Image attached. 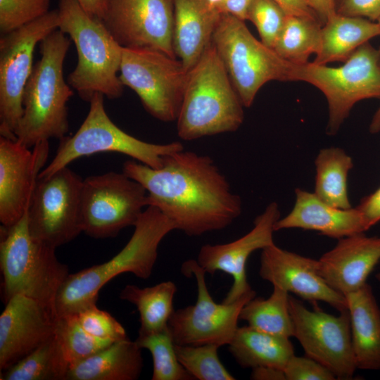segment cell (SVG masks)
Returning a JSON list of instances; mask_svg holds the SVG:
<instances>
[{
    "instance_id": "e575fe53",
    "label": "cell",
    "mask_w": 380,
    "mask_h": 380,
    "mask_svg": "<svg viewBox=\"0 0 380 380\" xmlns=\"http://www.w3.org/2000/svg\"><path fill=\"white\" fill-rule=\"evenodd\" d=\"M220 346L215 344L182 346L175 344L179 361L194 379L234 380L218 356Z\"/></svg>"
},
{
    "instance_id": "f35d334b",
    "label": "cell",
    "mask_w": 380,
    "mask_h": 380,
    "mask_svg": "<svg viewBox=\"0 0 380 380\" xmlns=\"http://www.w3.org/2000/svg\"><path fill=\"white\" fill-rule=\"evenodd\" d=\"M286 380H335L334 374L327 367L308 357L293 355L284 369Z\"/></svg>"
},
{
    "instance_id": "d590c367",
    "label": "cell",
    "mask_w": 380,
    "mask_h": 380,
    "mask_svg": "<svg viewBox=\"0 0 380 380\" xmlns=\"http://www.w3.org/2000/svg\"><path fill=\"white\" fill-rule=\"evenodd\" d=\"M286 14L273 0H253L248 18L256 27L261 42L273 49L283 28Z\"/></svg>"
},
{
    "instance_id": "9a60e30c",
    "label": "cell",
    "mask_w": 380,
    "mask_h": 380,
    "mask_svg": "<svg viewBox=\"0 0 380 380\" xmlns=\"http://www.w3.org/2000/svg\"><path fill=\"white\" fill-rule=\"evenodd\" d=\"M289 308L293 337L305 355L327 367L336 379H352L357 367L348 310L339 312L338 316L319 310H310L290 296Z\"/></svg>"
},
{
    "instance_id": "5bb4252c",
    "label": "cell",
    "mask_w": 380,
    "mask_h": 380,
    "mask_svg": "<svg viewBox=\"0 0 380 380\" xmlns=\"http://www.w3.org/2000/svg\"><path fill=\"white\" fill-rule=\"evenodd\" d=\"M184 276H194L197 284V300L194 305L174 310L167 326L176 345H228L238 327L243 305L255 296V291L246 293L230 303H217L210 294L205 271L196 260L185 261L181 268Z\"/></svg>"
},
{
    "instance_id": "4fadbf2b",
    "label": "cell",
    "mask_w": 380,
    "mask_h": 380,
    "mask_svg": "<svg viewBox=\"0 0 380 380\" xmlns=\"http://www.w3.org/2000/svg\"><path fill=\"white\" fill-rule=\"evenodd\" d=\"M147 206L144 187L123 172H108L83 179V232L92 238L116 236L124 228L134 226Z\"/></svg>"
},
{
    "instance_id": "44dd1931",
    "label": "cell",
    "mask_w": 380,
    "mask_h": 380,
    "mask_svg": "<svg viewBox=\"0 0 380 380\" xmlns=\"http://www.w3.org/2000/svg\"><path fill=\"white\" fill-rule=\"evenodd\" d=\"M379 260L380 237L360 233L338 239L317 260V270L328 285L346 296L367 283Z\"/></svg>"
},
{
    "instance_id": "7c38bea8",
    "label": "cell",
    "mask_w": 380,
    "mask_h": 380,
    "mask_svg": "<svg viewBox=\"0 0 380 380\" xmlns=\"http://www.w3.org/2000/svg\"><path fill=\"white\" fill-rule=\"evenodd\" d=\"M82 183L68 166L37 178L27 209L28 228L34 238L56 248L83 232Z\"/></svg>"
},
{
    "instance_id": "8fae6325",
    "label": "cell",
    "mask_w": 380,
    "mask_h": 380,
    "mask_svg": "<svg viewBox=\"0 0 380 380\" xmlns=\"http://www.w3.org/2000/svg\"><path fill=\"white\" fill-rule=\"evenodd\" d=\"M58 27V13L56 9L1 35V136L16 139L15 133L23 113V93L34 67L35 46Z\"/></svg>"
},
{
    "instance_id": "30bf717a",
    "label": "cell",
    "mask_w": 380,
    "mask_h": 380,
    "mask_svg": "<svg viewBox=\"0 0 380 380\" xmlns=\"http://www.w3.org/2000/svg\"><path fill=\"white\" fill-rule=\"evenodd\" d=\"M188 72L181 61L163 52L122 47L120 81L137 94L147 112L160 121H176Z\"/></svg>"
},
{
    "instance_id": "c3c4849f",
    "label": "cell",
    "mask_w": 380,
    "mask_h": 380,
    "mask_svg": "<svg viewBox=\"0 0 380 380\" xmlns=\"http://www.w3.org/2000/svg\"><path fill=\"white\" fill-rule=\"evenodd\" d=\"M208 4L220 12V6L223 0H206Z\"/></svg>"
},
{
    "instance_id": "d6a6232c",
    "label": "cell",
    "mask_w": 380,
    "mask_h": 380,
    "mask_svg": "<svg viewBox=\"0 0 380 380\" xmlns=\"http://www.w3.org/2000/svg\"><path fill=\"white\" fill-rule=\"evenodd\" d=\"M135 342L140 348L147 349L152 355V380L194 379L178 360L175 343L168 326L156 331L139 330Z\"/></svg>"
},
{
    "instance_id": "ba28073f",
    "label": "cell",
    "mask_w": 380,
    "mask_h": 380,
    "mask_svg": "<svg viewBox=\"0 0 380 380\" xmlns=\"http://www.w3.org/2000/svg\"><path fill=\"white\" fill-rule=\"evenodd\" d=\"M213 44L244 107H250L260 89L272 80L291 81L293 63L258 41L244 21L222 13Z\"/></svg>"
},
{
    "instance_id": "d6986e66",
    "label": "cell",
    "mask_w": 380,
    "mask_h": 380,
    "mask_svg": "<svg viewBox=\"0 0 380 380\" xmlns=\"http://www.w3.org/2000/svg\"><path fill=\"white\" fill-rule=\"evenodd\" d=\"M0 315V369H8L55 334V310L23 294L10 298Z\"/></svg>"
},
{
    "instance_id": "ffe728a7",
    "label": "cell",
    "mask_w": 380,
    "mask_h": 380,
    "mask_svg": "<svg viewBox=\"0 0 380 380\" xmlns=\"http://www.w3.org/2000/svg\"><path fill=\"white\" fill-rule=\"evenodd\" d=\"M259 274L273 286L304 300L327 303L338 312L348 310L346 296L328 285L319 274L317 260L284 250L274 243L262 250Z\"/></svg>"
},
{
    "instance_id": "e0dca14e",
    "label": "cell",
    "mask_w": 380,
    "mask_h": 380,
    "mask_svg": "<svg viewBox=\"0 0 380 380\" xmlns=\"http://www.w3.org/2000/svg\"><path fill=\"white\" fill-rule=\"evenodd\" d=\"M280 219L277 203H270L254 220L253 228L241 238L227 243L205 244L201 247L196 261L206 273L221 271L233 279L222 303H230L251 291L246 276V262L253 252L274 243V227Z\"/></svg>"
},
{
    "instance_id": "bcb514c9",
    "label": "cell",
    "mask_w": 380,
    "mask_h": 380,
    "mask_svg": "<svg viewBox=\"0 0 380 380\" xmlns=\"http://www.w3.org/2000/svg\"><path fill=\"white\" fill-rule=\"evenodd\" d=\"M81 6L89 13L103 19L105 18L108 0H77Z\"/></svg>"
},
{
    "instance_id": "603a6c76",
    "label": "cell",
    "mask_w": 380,
    "mask_h": 380,
    "mask_svg": "<svg viewBox=\"0 0 380 380\" xmlns=\"http://www.w3.org/2000/svg\"><path fill=\"white\" fill-rule=\"evenodd\" d=\"M175 54L189 72L212 44L221 14L206 0H172Z\"/></svg>"
},
{
    "instance_id": "7dc6e473",
    "label": "cell",
    "mask_w": 380,
    "mask_h": 380,
    "mask_svg": "<svg viewBox=\"0 0 380 380\" xmlns=\"http://www.w3.org/2000/svg\"><path fill=\"white\" fill-rule=\"evenodd\" d=\"M369 130L372 134L378 133L380 131V107L372 119Z\"/></svg>"
},
{
    "instance_id": "8d00e7d4",
    "label": "cell",
    "mask_w": 380,
    "mask_h": 380,
    "mask_svg": "<svg viewBox=\"0 0 380 380\" xmlns=\"http://www.w3.org/2000/svg\"><path fill=\"white\" fill-rule=\"evenodd\" d=\"M50 0H0V32L8 33L49 12Z\"/></svg>"
},
{
    "instance_id": "f1b7e54d",
    "label": "cell",
    "mask_w": 380,
    "mask_h": 380,
    "mask_svg": "<svg viewBox=\"0 0 380 380\" xmlns=\"http://www.w3.org/2000/svg\"><path fill=\"white\" fill-rule=\"evenodd\" d=\"M176 292L177 286L171 281L144 288L127 284L120 291V298L136 306L140 316L139 330L151 332L167 326L174 311L173 300Z\"/></svg>"
},
{
    "instance_id": "83f0119b",
    "label": "cell",
    "mask_w": 380,
    "mask_h": 380,
    "mask_svg": "<svg viewBox=\"0 0 380 380\" xmlns=\"http://www.w3.org/2000/svg\"><path fill=\"white\" fill-rule=\"evenodd\" d=\"M316 179L314 194L336 208L351 207L348 194V175L353 167L352 158L339 148L319 151L315 161Z\"/></svg>"
},
{
    "instance_id": "681fc988",
    "label": "cell",
    "mask_w": 380,
    "mask_h": 380,
    "mask_svg": "<svg viewBox=\"0 0 380 380\" xmlns=\"http://www.w3.org/2000/svg\"><path fill=\"white\" fill-rule=\"evenodd\" d=\"M376 279L380 281V273L376 276Z\"/></svg>"
},
{
    "instance_id": "8992f818",
    "label": "cell",
    "mask_w": 380,
    "mask_h": 380,
    "mask_svg": "<svg viewBox=\"0 0 380 380\" xmlns=\"http://www.w3.org/2000/svg\"><path fill=\"white\" fill-rule=\"evenodd\" d=\"M55 250L31 235L27 210L13 225L1 226L0 267L4 303L13 296L23 294L55 310L58 291L69 274L68 266L58 260Z\"/></svg>"
},
{
    "instance_id": "d4e9b609",
    "label": "cell",
    "mask_w": 380,
    "mask_h": 380,
    "mask_svg": "<svg viewBox=\"0 0 380 380\" xmlns=\"http://www.w3.org/2000/svg\"><path fill=\"white\" fill-rule=\"evenodd\" d=\"M143 366L141 348L126 339L70 366L65 380H136Z\"/></svg>"
},
{
    "instance_id": "4dcf8cb0",
    "label": "cell",
    "mask_w": 380,
    "mask_h": 380,
    "mask_svg": "<svg viewBox=\"0 0 380 380\" xmlns=\"http://www.w3.org/2000/svg\"><path fill=\"white\" fill-rule=\"evenodd\" d=\"M289 294L277 286L267 298H255L242 308L239 319L261 331L286 337L293 336L294 330L289 308Z\"/></svg>"
},
{
    "instance_id": "52a82bcc",
    "label": "cell",
    "mask_w": 380,
    "mask_h": 380,
    "mask_svg": "<svg viewBox=\"0 0 380 380\" xmlns=\"http://www.w3.org/2000/svg\"><path fill=\"white\" fill-rule=\"evenodd\" d=\"M89 103L80 128L73 135L61 139L55 157L38 177H48L79 158L102 152L122 153L151 167L159 168L165 156L184 149L179 141L152 144L124 132L108 115L102 94L96 93Z\"/></svg>"
},
{
    "instance_id": "1f68e13d",
    "label": "cell",
    "mask_w": 380,
    "mask_h": 380,
    "mask_svg": "<svg viewBox=\"0 0 380 380\" xmlns=\"http://www.w3.org/2000/svg\"><path fill=\"white\" fill-rule=\"evenodd\" d=\"M322 25L317 18L286 15L273 49L293 64H305L321 45Z\"/></svg>"
},
{
    "instance_id": "f907efd6",
    "label": "cell",
    "mask_w": 380,
    "mask_h": 380,
    "mask_svg": "<svg viewBox=\"0 0 380 380\" xmlns=\"http://www.w3.org/2000/svg\"><path fill=\"white\" fill-rule=\"evenodd\" d=\"M377 23H378V24H379V26H380V18L378 20Z\"/></svg>"
},
{
    "instance_id": "ac0fdd59",
    "label": "cell",
    "mask_w": 380,
    "mask_h": 380,
    "mask_svg": "<svg viewBox=\"0 0 380 380\" xmlns=\"http://www.w3.org/2000/svg\"><path fill=\"white\" fill-rule=\"evenodd\" d=\"M49 141L26 147L17 139L0 137V221L10 227L26 213L49 154Z\"/></svg>"
},
{
    "instance_id": "5b68a950",
    "label": "cell",
    "mask_w": 380,
    "mask_h": 380,
    "mask_svg": "<svg viewBox=\"0 0 380 380\" xmlns=\"http://www.w3.org/2000/svg\"><path fill=\"white\" fill-rule=\"evenodd\" d=\"M243 105L213 44L188 72L176 120L184 141L232 132L243 123Z\"/></svg>"
},
{
    "instance_id": "ee69618b",
    "label": "cell",
    "mask_w": 380,
    "mask_h": 380,
    "mask_svg": "<svg viewBox=\"0 0 380 380\" xmlns=\"http://www.w3.org/2000/svg\"><path fill=\"white\" fill-rule=\"evenodd\" d=\"M309 2L322 26L336 14L335 0H309Z\"/></svg>"
},
{
    "instance_id": "3957f363",
    "label": "cell",
    "mask_w": 380,
    "mask_h": 380,
    "mask_svg": "<svg viewBox=\"0 0 380 380\" xmlns=\"http://www.w3.org/2000/svg\"><path fill=\"white\" fill-rule=\"evenodd\" d=\"M70 42L58 29L40 42L41 58L26 84L23 113L15 133L27 148L51 138L61 140L68 133L67 103L73 91L65 81L63 64Z\"/></svg>"
},
{
    "instance_id": "f546056e",
    "label": "cell",
    "mask_w": 380,
    "mask_h": 380,
    "mask_svg": "<svg viewBox=\"0 0 380 380\" xmlns=\"http://www.w3.org/2000/svg\"><path fill=\"white\" fill-rule=\"evenodd\" d=\"M69 363L54 336L8 369L1 380H65Z\"/></svg>"
},
{
    "instance_id": "484cf974",
    "label": "cell",
    "mask_w": 380,
    "mask_h": 380,
    "mask_svg": "<svg viewBox=\"0 0 380 380\" xmlns=\"http://www.w3.org/2000/svg\"><path fill=\"white\" fill-rule=\"evenodd\" d=\"M377 36H380L378 23L336 13L322 26L320 49L313 63L345 62L357 48Z\"/></svg>"
},
{
    "instance_id": "cb8c5ba5",
    "label": "cell",
    "mask_w": 380,
    "mask_h": 380,
    "mask_svg": "<svg viewBox=\"0 0 380 380\" xmlns=\"http://www.w3.org/2000/svg\"><path fill=\"white\" fill-rule=\"evenodd\" d=\"M346 298L357 369L380 370V308L372 288L365 283Z\"/></svg>"
},
{
    "instance_id": "6da1fadb",
    "label": "cell",
    "mask_w": 380,
    "mask_h": 380,
    "mask_svg": "<svg viewBox=\"0 0 380 380\" xmlns=\"http://www.w3.org/2000/svg\"><path fill=\"white\" fill-rule=\"evenodd\" d=\"M122 172L144 187L148 205L187 236L222 230L241 213V197L208 156L182 149L165 156L159 168L127 160Z\"/></svg>"
},
{
    "instance_id": "9c48e42d",
    "label": "cell",
    "mask_w": 380,
    "mask_h": 380,
    "mask_svg": "<svg viewBox=\"0 0 380 380\" xmlns=\"http://www.w3.org/2000/svg\"><path fill=\"white\" fill-rule=\"evenodd\" d=\"M291 81L308 82L324 94L329 105L328 132L335 134L357 102L380 98V50L368 42L338 67L313 62L293 64Z\"/></svg>"
},
{
    "instance_id": "7402d4cb",
    "label": "cell",
    "mask_w": 380,
    "mask_h": 380,
    "mask_svg": "<svg viewBox=\"0 0 380 380\" xmlns=\"http://www.w3.org/2000/svg\"><path fill=\"white\" fill-rule=\"evenodd\" d=\"M295 192L296 202L292 210L277 220L274 231L300 228L340 239L368 230L357 207L338 208L324 202L314 193L300 189H296Z\"/></svg>"
},
{
    "instance_id": "2e32d148",
    "label": "cell",
    "mask_w": 380,
    "mask_h": 380,
    "mask_svg": "<svg viewBox=\"0 0 380 380\" xmlns=\"http://www.w3.org/2000/svg\"><path fill=\"white\" fill-rule=\"evenodd\" d=\"M103 21L123 48L156 50L177 58L172 0H108Z\"/></svg>"
},
{
    "instance_id": "4316f807",
    "label": "cell",
    "mask_w": 380,
    "mask_h": 380,
    "mask_svg": "<svg viewBox=\"0 0 380 380\" xmlns=\"http://www.w3.org/2000/svg\"><path fill=\"white\" fill-rule=\"evenodd\" d=\"M228 350L243 368L270 367L284 370L293 355L289 338L257 330L248 325L238 327Z\"/></svg>"
},
{
    "instance_id": "ab89813d",
    "label": "cell",
    "mask_w": 380,
    "mask_h": 380,
    "mask_svg": "<svg viewBox=\"0 0 380 380\" xmlns=\"http://www.w3.org/2000/svg\"><path fill=\"white\" fill-rule=\"evenodd\" d=\"M336 13L348 17L380 18V0H335Z\"/></svg>"
},
{
    "instance_id": "f6af8a7d",
    "label": "cell",
    "mask_w": 380,
    "mask_h": 380,
    "mask_svg": "<svg viewBox=\"0 0 380 380\" xmlns=\"http://www.w3.org/2000/svg\"><path fill=\"white\" fill-rule=\"evenodd\" d=\"M251 379L254 380H286L284 370L270 367L253 368Z\"/></svg>"
},
{
    "instance_id": "7a4b0ae2",
    "label": "cell",
    "mask_w": 380,
    "mask_h": 380,
    "mask_svg": "<svg viewBox=\"0 0 380 380\" xmlns=\"http://www.w3.org/2000/svg\"><path fill=\"white\" fill-rule=\"evenodd\" d=\"M134 227L129 241L113 258L68 274L55 301L58 316L96 305L101 289L122 273L130 272L141 279L151 275L159 244L175 229V225L158 208L148 205Z\"/></svg>"
},
{
    "instance_id": "74e56055",
    "label": "cell",
    "mask_w": 380,
    "mask_h": 380,
    "mask_svg": "<svg viewBox=\"0 0 380 380\" xmlns=\"http://www.w3.org/2000/svg\"><path fill=\"white\" fill-rule=\"evenodd\" d=\"M75 314L84 330L97 338L112 342L129 339L122 325L110 314L99 309L96 305Z\"/></svg>"
},
{
    "instance_id": "7bdbcfd3",
    "label": "cell",
    "mask_w": 380,
    "mask_h": 380,
    "mask_svg": "<svg viewBox=\"0 0 380 380\" xmlns=\"http://www.w3.org/2000/svg\"><path fill=\"white\" fill-rule=\"evenodd\" d=\"M253 0H223L220 13L232 15L243 21L247 20L248 13Z\"/></svg>"
},
{
    "instance_id": "60d3db41",
    "label": "cell",
    "mask_w": 380,
    "mask_h": 380,
    "mask_svg": "<svg viewBox=\"0 0 380 380\" xmlns=\"http://www.w3.org/2000/svg\"><path fill=\"white\" fill-rule=\"evenodd\" d=\"M362 214L368 229L380 221V187L364 197L356 206Z\"/></svg>"
},
{
    "instance_id": "b9f144b4",
    "label": "cell",
    "mask_w": 380,
    "mask_h": 380,
    "mask_svg": "<svg viewBox=\"0 0 380 380\" xmlns=\"http://www.w3.org/2000/svg\"><path fill=\"white\" fill-rule=\"evenodd\" d=\"M286 15L317 18L310 5L309 0H273Z\"/></svg>"
},
{
    "instance_id": "277c9868",
    "label": "cell",
    "mask_w": 380,
    "mask_h": 380,
    "mask_svg": "<svg viewBox=\"0 0 380 380\" xmlns=\"http://www.w3.org/2000/svg\"><path fill=\"white\" fill-rule=\"evenodd\" d=\"M58 29L75 44L77 62L67 82L84 101L96 93L120 98L123 87L118 72L122 47L103 21L87 12L77 0H58Z\"/></svg>"
},
{
    "instance_id": "836d02e7",
    "label": "cell",
    "mask_w": 380,
    "mask_h": 380,
    "mask_svg": "<svg viewBox=\"0 0 380 380\" xmlns=\"http://www.w3.org/2000/svg\"><path fill=\"white\" fill-rule=\"evenodd\" d=\"M55 336L69 367L114 343L88 334L80 324L75 313L57 317Z\"/></svg>"
}]
</instances>
